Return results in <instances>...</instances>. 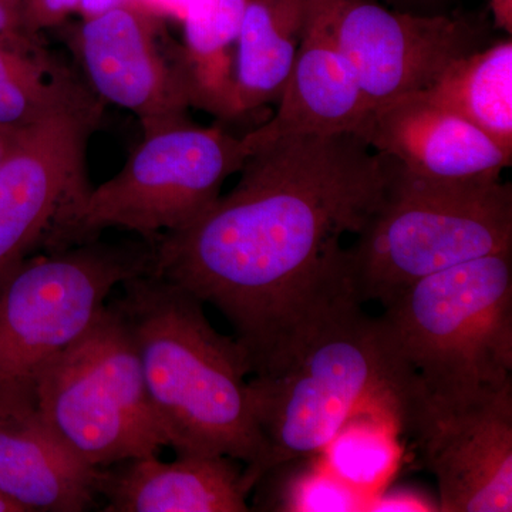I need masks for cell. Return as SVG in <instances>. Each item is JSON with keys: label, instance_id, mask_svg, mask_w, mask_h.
Listing matches in <instances>:
<instances>
[{"label": "cell", "instance_id": "obj_1", "mask_svg": "<svg viewBox=\"0 0 512 512\" xmlns=\"http://www.w3.org/2000/svg\"><path fill=\"white\" fill-rule=\"evenodd\" d=\"M239 173L201 218L153 242L151 274L218 309L249 360L379 210L390 160L355 134L302 136L256 148Z\"/></svg>", "mask_w": 512, "mask_h": 512}, {"label": "cell", "instance_id": "obj_2", "mask_svg": "<svg viewBox=\"0 0 512 512\" xmlns=\"http://www.w3.org/2000/svg\"><path fill=\"white\" fill-rule=\"evenodd\" d=\"M338 264L249 356V392L264 440L244 471L252 494L266 471L320 456L353 417L389 414L404 436L420 400L416 380L382 319L372 318Z\"/></svg>", "mask_w": 512, "mask_h": 512}, {"label": "cell", "instance_id": "obj_3", "mask_svg": "<svg viewBox=\"0 0 512 512\" xmlns=\"http://www.w3.org/2000/svg\"><path fill=\"white\" fill-rule=\"evenodd\" d=\"M148 396L177 456H227L258 466L264 440L249 392L251 366L235 338L212 328L204 303L151 274L121 285Z\"/></svg>", "mask_w": 512, "mask_h": 512}, {"label": "cell", "instance_id": "obj_4", "mask_svg": "<svg viewBox=\"0 0 512 512\" xmlns=\"http://www.w3.org/2000/svg\"><path fill=\"white\" fill-rule=\"evenodd\" d=\"M389 160L383 204L343 248V272L360 302L389 305L421 279L512 248L511 184L431 180Z\"/></svg>", "mask_w": 512, "mask_h": 512}, {"label": "cell", "instance_id": "obj_5", "mask_svg": "<svg viewBox=\"0 0 512 512\" xmlns=\"http://www.w3.org/2000/svg\"><path fill=\"white\" fill-rule=\"evenodd\" d=\"M384 309L421 399L464 402L512 383V248L421 279Z\"/></svg>", "mask_w": 512, "mask_h": 512}, {"label": "cell", "instance_id": "obj_6", "mask_svg": "<svg viewBox=\"0 0 512 512\" xmlns=\"http://www.w3.org/2000/svg\"><path fill=\"white\" fill-rule=\"evenodd\" d=\"M249 156L244 137L190 120L146 133L119 173L63 211L45 245L63 251L110 228L154 242L187 228L218 201L222 185Z\"/></svg>", "mask_w": 512, "mask_h": 512}, {"label": "cell", "instance_id": "obj_7", "mask_svg": "<svg viewBox=\"0 0 512 512\" xmlns=\"http://www.w3.org/2000/svg\"><path fill=\"white\" fill-rule=\"evenodd\" d=\"M153 242L87 244L0 275V409L33 406L40 370L96 322L111 292L150 274Z\"/></svg>", "mask_w": 512, "mask_h": 512}, {"label": "cell", "instance_id": "obj_8", "mask_svg": "<svg viewBox=\"0 0 512 512\" xmlns=\"http://www.w3.org/2000/svg\"><path fill=\"white\" fill-rule=\"evenodd\" d=\"M33 407L50 433L93 468L158 456L168 447L136 343L114 302L40 370Z\"/></svg>", "mask_w": 512, "mask_h": 512}, {"label": "cell", "instance_id": "obj_9", "mask_svg": "<svg viewBox=\"0 0 512 512\" xmlns=\"http://www.w3.org/2000/svg\"><path fill=\"white\" fill-rule=\"evenodd\" d=\"M308 12L352 67L367 114L429 89L448 66L490 45L487 19L471 13L416 15L379 0H308Z\"/></svg>", "mask_w": 512, "mask_h": 512}, {"label": "cell", "instance_id": "obj_10", "mask_svg": "<svg viewBox=\"0 0 512 512\" xmlns=\"http://www.w3.org/2000/svg\"><path fill=\"white\" fill-rule=\"evenodd\" d=\"M101 116L94 96L10 133L0 160V275L28 258L89 190L86 150Z\"/></svg>", "mask_w": 512, "mask_h": 512}, {"label": "cell", "instance_id": "obj_11", "mask_svg": "<svg viewBox=\"0 0 512 512\" xmlns=\"http://www.w3.org/2000/svg\"><path fill=\"white\" fill-rule=\"evenodd\" d=\"M406 436L436 478L440 512L512 511V383L464 402L421 399Z\"/></svg>", "mask_w": 512, "mask_h": 512}, {"label": "cell", "instance_id": "obj_12", "mask_svg": "<svg viewBox=\"0 0 512 512\" xmlns=\"http://www.w3.org/2000/svg\"><path fill=\"white\" fill-rule=\"evenodd\" d=\"M161 26L126 5L82 19L72 35L94 92L136 114L144 134L187 121L191 107L181 47L163 39Z\"/></svg>", "mask_w": 512, "mask_h": 512}, {"label": "cell", "instance_id": "obj_13", "mask_svg": "<svg viewBox=\"0 0 512 512\" xmlns=\"http://www.w3.org/2000/svg\"><path fill=\"white\" fill-rule=\"evenodd\" d=\"M355 136L407 173L431 180L500 178L512 161V151L423 92L370 111Z\"/></svg>", "mask_w": 512, "mask_h": 512}, {"label": "cell", "instance_id": "obj_14", "mask_svg": "<svg viewBox=\"0 0 512 512\" xmlns=\"http://www.w3.org/2000/svg\"><path fill=\"white\" fill-rule=\"evenodd\" d=\"M278 101L275 116L245 134L251 154L282 138L355 134L365 120V99L352 67L309 12Z\"/></svg>", "mask_w": 512, "mask_h": 512}, {"label": "cell", "instance_id": "obj_15", "mask_svg": "<svg viewBox=\"0 0 512 512\" xmlns=\"http://www.w3.org/2000/svg\"><path fill=\"white\" fill-rule=\"evenodd\" d=\"M244 468L227 456L134 458L103 468L106 512H247Z\"/></svg>", "mask_w": 512, "mask_h": 512}, {"label": "cell", "instance_id": "obj_16", "mask_svg": "<svg viewBox=\"0 0 512 512\" xmlns=\"http://www.w3.org/2000/svg\"><path fill=\"white\" fill-rule=\"evenodd\" d=\"M101 471L70 453L35 407L0 409V493L25 512L96 508Z\"/></svg>", "mask_w": 512, "mask_h": 512}, {"label": "cell", "instance_id": "obj_17", "mask_svg": "<svg viewBox=\"0 0 512 512\" xmlns=\"http://www.w3.org/2000/svg\"><path fill=\"white\" fill-rule=\"evenodd\" d=\"M308 16L306 0H248L235 59L234 119L278 101Z\"/></svg>", "mask_w": 512, "mask_h": 512}, {"label": "cell", "instance_id": "obj_18", "mask_svg": "<svg viewBox=\"0 0 512 512\" xmlns=\"http://www.w3.org/2000/svg\"><path fill=\"white\" fill-rule=\"evenodd\" d=\"M248 0H188L181 47L191 107L234 119L235 59Z\"/></svg>", "mask_w": 512, "mask_h": 512}, {"label": "cell", "instance_id": "obj_19", "mask_svg": "<svg viewBox=\"0 0 512 512\" xmlns=\"http://www.w3.org/2000/svg\"><path fill=\"white\" fill-rule=\"evenodd\" d=\"M423 93L512 151L511 36L461 57Z\"/></svg>", "mask_w": 512, "mask_h": 512}, {"label": "cell", "instance_id": "obj_20", "mask_svg": "<svg viewBox=\"0 0 512 512\" xmlns=\"http://www.w3.org/2000/svg\"><path fill=\"white\" fill-rule=\"evenodd\" d=\"M33 49L0 39V131L15 133L93 93Z\"/></svg>", "mask_w": 512, "mask_h": 512}, {"label": "cell", "instance_id": "obj_21", "mask_svg": "<svg viewBox=\"0 0 512 512\" xmlns=\"http://www.w3.org/2000/svg\"><path fill=\"white\" fill-rule=\"evenodd\" d=\"M402 437V423L389 414H359L336 434L320 458L343 483L370 498L396 473L402 461Z\"/></svg>", "mask_w": 512, "mask_h": 512}, {"label": "cell", "instance_id": "obj_22", "mask_svg": "<svg viewBox=\"0 0 512 512\" xmlns=\"http://www.w3.org/2000/svg\"><path fill=\"white\" fill-rule=\"evenodd\" d=\"M251 510L281 512L365 511L366 495L343 483L320 456L298 458L266 471L255 484Z\"/></svg>", "mask_w": 512, "mask_h": 512}, {"label": "cell", "instance_id": "obj_23", "mask_svg": "<svg viewBox=\"0 0 512 512\" xmlns=\"http://www.w3.org/2000/svg\"><path fill=\"white\" fill-rule=\"evenodd\" d=\"M80 0H25L26 33L36 39L42 30L55 28L79 9Z\"/></svg>", "mask_w": 512, "mask_h": 512}, {"label": "cell", "instance_id": "obj_24", "mask_svg": "<svg viewBox=\"0 0 512 512\" xmlns=\"http://www.w3.org/2000/svg\"><path fill=\"white\" fill-rule=\"evenodd\" d=\"M365 511L372 512H426L439 511L437 501L431 500L429 495L420 493L414 488H394L383 490L373 495L367 501Z\"/></svg>", "mask_w": 512, "mask_h": 512}, {"label": "cell", "instance_id": "obj_25", "mask_svg": "<svg viewBox=\"0 0 512 512\" xmlns=\"http://www.w3.org/2000/svg\"><path fill=\"white\" fill-rule=\"evenodd\" d=\"M0 39L29 49L35 46L25 29V0H0Z\"/></svg>", "mask_w": 512, "mask_h": 512}, {"label": "cell", "instance_id": "obj_26", "mask_svg": "<svg viewBox=\"0 0 512 512\" xmlns=\"http://www.w3.org/2000/svg\"><path fill=\"white\" fill-rule=\"evenodd\" d=\"M188 0H133L131 6L144 10L148 15L161 20H183Z\"/></svg>", "mask_w": 512, "mask_h": 512}, {"label": "cell", "instance_id": "obj_27", "mask_svg": "<svg viewBox=\"0 0 512 512\" xmlns=\"http://www.w3.org/2000/svg\"><path fill=\"white\" fill-rule=\"evenodd\" d=\"M383 2L389 8L400 10V12L416 13V15H443V13H450L454 0H383Z\"/></svg>", "mask_w": 512, "mask_h": 512}, {"label": "cell", "instance_id": "obj_28", "mask_svg": "<svg viewBox=\"0 0 512 512\" xmlns=\"http://www.w3.org/2000/svg\"><path fill=\"white\" fill-rule=\"evenodd\" d=\"M131 2L133 0H80L76 13H79L82 19L92 18V16L100 15L107 10L131 5Z\"/></svg>", "mask_w": 512, "mask_h": 512}, {"label": "cell", "instance_id": "obj_29", "mask_svg": "<svg viewBox=\"0 0 512 512\" xmlns=\"http://www.w3.org/2000/svg\"><path fill=\"white\" fill-rule=\"evenodd\" d=\"M493 13L495 28L503 30L508 36L512 33V0H488Z\"/></svg>", "mask_w": 512, "mask_h": 512}, {"label": "cell", "instance_id": "obj_30", "mask_svg": "<svg viewBox=\"0 0 512 512\" xmlns=\"http://www.w3.org/2000/svg\"><path fill=\"white\" fill-rule=\"evenodd\" d=\"M0 512H25L19 504L0 493Z\"/></svg>", "mask_w": 512, "mask_h": 512}, {"label": "cell", "instance_id": "obj_31", "mask_svg": "<svg viewBox=\"0 0 512 512\" xmlns=\"http://www.w3.org/2000/svg\"><path fill=\"white\" fill-rule=\"evenodd\" d=\"M9 137L10 133H2V131H0V160H2L6 147H8Z\"/></svg>", "mask_w": 512, "mask_h": 512}]
</instances>
